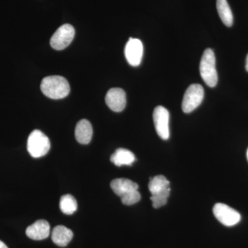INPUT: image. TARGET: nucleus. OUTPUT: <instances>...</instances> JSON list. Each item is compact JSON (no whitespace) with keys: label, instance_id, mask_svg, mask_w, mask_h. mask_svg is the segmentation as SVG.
Returning <instances> with one entry per match:
<instances>
[{"label":"nucleus","instance_id":"f257e3e1","mask_svg":"<svg viewBox=\"0 0 248 248\" xmlns=\"http://www.w3.org/2000/svg\"><path fill=\"white\" fill-rule=\"evenodd\" d=\"M40 87L44 94L53 99L66 97L71 91L68 81L63 77L58 76L44 78Z\"/></svg>","mask_w":248,"mask_h":248},{"label":"nucleus","instance_id":"f03ea898","mask_svg":"<svg viewBox=\"0 0 248 248\" xmlns=\"http://www.w3.org/2000/svg\"><path fill=\"white\" fill-rule=\"evenodd\" d=\"M200 74L204 82L210 87L217 86L218 75L216 69V59L211 48H207L202 55L200 62Z\"/></svg>","mask_w":248,"mask_h":248},{"label":"nucleus","instance_id":"7ed1b4c3","mask_svg":"<svg viewBox=\"0 0 248 248\" xmlns=\"http://www.w3.org/2000/svg\"><path fill=\"white\" fill-rule=\"evenodd\" d=\"M50 143L48 137L39 130H35L29 135L27 150L31 156L40 158L50 151Z\"/></svg>","mask_w":248,"mask_h":248},{"label":"nucleus","instance_id":"20e7f679","mask_svg":"<svg viewBox=\"0 0 248 248\" xmlns=\"http://www.w3.org/2000/svg\"><path fill=\"white\" fill-rule=\"evenodd\" d=\"M204 90L200 84H192L187 88L182 102V110L185 113L195 110L203 102Z\"/></svg>","mask_w":248,"mask_h":248},{"label":"nucleus","instance_id":"39448f33","mask_svg":"<svg viewBox=\"0 0 248 248\" xmlns=\"http://www.w3.org/2000/svg\"><path fill=\"white\" fill-rule=\"evenodd\" d=\"M76 31L71 24H63L55 31L50 39V45L55 50H61L66 48L71 43L75 37Z\"/></svg>","mask_w":248,"mask_h":248},{"label":"nucleus","instance_id":"423d86ee","mask_svg":"<svg viewBox=\"0 0 248 248\" xmlns=\"http://www.w3.org/2000/svg\"><path fill=\"white\" fill-rule=\"evenodd\" d=\"M213 214L217 219L226 226H234L241 221V215L226 204H215Z\"/></svg>","mask_w":248,"mask_h":248},{"label":"nucleus","instance_id":"0eeeda50","mask_svg":"<svg viewBox=\"0 0 248 248\" xmlns=\"http://www.w3.org/2000/svg\"><path fill=\"white\" fill-rule=\"evenodd\" d=\"M169 120L170 114L167 109L161 106L155 108L153 112L155 129L160 138L164 140H169L170 137Z\"/></svg>","mask_w":248,"mask_h":248},{"label":"nucleus","instance_id":"6e6552de","mask_svg":"<svg viewBox=\"0 0 248 248\" xmlns=\"http://www.w3.org/2000/svg\"><path fill=\"white\" fill-rule=\"evenodd\" d=\"M143 53V46L141 41L130 37L125 47V56L129 64L139 66L141 63Z\"/></svg>","mask_w":248,"mask_h":248},{"label":"nucleus","instance_id":"1a4fd4ad","mask_svg":"<svg viewBox=\"0 0 248 248\" xmlns=\"http://www.w3.org/2000/svg\"><path fill=\"white\" fill-rule=\"evenodd\" d=\"M106 103L111 110L116 112H122L126 106L125 91L120 88H113L108 91Z\"/></svg>","mask_w":248,"mask_h":248},{"label":"nucleus","instance_id":"9d476101","mask_svg":"<svg viewBox=\"0 0 248 248\" xmlns=\"http://www.w3.org/2000/svg\"><path fill=\"white\" fill-rule=\"evenodd\" d=\"M50 232V225L46 220H38L28 227L26 234L28 237L35 241L46 239Z\"/></svg>","mask_w":248,"mask_h":248},{"label":"nucleus","instance_id":"9b49d317","mask_svg":"<svg viewBox=\"0 0 248 248\" xmlns=\"http://www.w3.org/2000/svg\"><path fill=\"white\" fill-rule=\"evenodd\" d=\"M110 187L116 195L120 197L133 191L138 190L139 188L138 184L130 179H124V178L112 180L110 183Z\"/></svg>","mask_w":248,"mask_h":248},{"label":"nucleus","instance_id":"f8f14e48","mask_svg":"<svg viewBox=\"0 0 248 248\" xmlns=\"http://www.w3.org/2000/svg\"><path fill=\"white\" fill-rule=\"evenodd\" d=\"M93 127L89 121L82 120L77 124L76 138L77 141L81 144H88L91 142L93 137Z\"/></svg>","mask_w":248,"mask_h":248},{"label":"nucleus","instance_id":"ddd939ff","mask_svg":"<svg viewBox=\"0 0 248 248\" xmlns=\"http://www.w3.org/2000/svg\"><path fill=\"white\" fill-rule=\"evenodd\" d=\"M52 240L53 243L60 247H65L71 242L73 237L71 230L63 226L55 227L52 232Z\"/></svg>","mask_w":248,"mask_h":248},{"label":"nucleus","instance_id":"4468645a","mask_svg":"<svg viewBox=\"0 0 248 248\" xmlns=\"http://www.w3.org/2000/svg\"><path fill=\"white\" fill-rule=\"evenodd\" d=\"M110 161L119 167L122 166H131L135 162V156L128 149L118 148L111 156Z\"/></svg>","mask_w":248,"mask_h":248},{"label":"nucleus","instance_id":"2eb2a0df","mask_svg":"<svg viewBox=\"0 0 248 248\" xmlns=\"http://www.w3.org/2000/svg\"><path fill=\"white\" fill-rule=\"evenodd\" d=\"M148 188L152 195L170 191V182L163 175H158L151 178L148 184Z\"/></svg>","mask_w":248,"mask_h":248},{"label":"nucleus","instance_id":"dca6fc26","mask_svg":"<svg viewBox=\"0 0 248 248\" xmlns=\"http://www.w3.org/2000/svg\"><path fill=\"white\" fill-rule=\"evenodd\" d=\"M217 9L222 22L226 27L233 24V15L227 0H217Z\"/></svg>","mask_w":248,"mask_h":248},{"label":"nucleus","instance_id":"f3484780","mask_svg":"<svg viewBox=\"0 0 248 248\" xmlns=\"http://www.w3.org/2000/svg\"><path fill=\"white\" fill-rule=\"evenodd\" d=\"M60 208L65 215H73L78 210V202L73 195H65L60 199Z\"/></svg>","mask_w":248,"mask_h":248},{"label":"nucleus","instance_id":"a211bd4d","mask_svg":"<svg viewBox=\"0 0 248 248\" xmlns=\"http://www.w3.org/2000/svg\"><path fill=\"white\" fill-rule=\"evenodd\" d=\"M170 194V191L152 195L151 199L152 202H153V208H159L166 205V203H167Z\"/></svg>","mask_w":248,"mask_h":248},{"label":"nucleus","instance_id":"6ab92c4d","mask_svg":"<svg viewBox=\"0 0 248 248\" xmlns=\"http://www.w3.org/2000/svg\"><path fill=\"white\" fill-rule=\"evenodd\" d=\"M121 200L124 205H131L140 202L141 195L138 190H135L121 197Z\"/></svg>","mask_w":248,"mask_h":248},{"label":"nucleus","instance_id":"aec40b11","mask_svg":"<svg viewBox=\"0 0 248 248\" xmlns=\"http://www.w3.org/2000/svg\"><path fill=\"white\" fill-rule=\"evenodd\" d=\"M0 248H9L7 247L6 244H4L2 241H0Z\"/></svg>","mask_w":248,"mask_h":248},{"label":"nucleus","instance_id":"412c9836","mask_svg":"<svg viewBox=\"0 0 248 248\" xmlns=\"http://www.w3.org/2000/svg\"><path fill=\"white\" fill-rule=\"evenodd\" d=\"M246 69L248 72V55L247 58H246Z\"/></svg>","mask_w":248,"mask_h":248},{"label":"nucleus","instance_id":"4be33fe9","mask_svg":"<svg viewBox=\"0 0 248 248\" xmlns=\"http://www.w3.org/2000/svg\"><path fill=\"white\" fill-rule=\"evenodd\" d=\"M247 158H248V151H247Z\"/></svg>","mask_w":248,"mask_h":248}]
</instances>
